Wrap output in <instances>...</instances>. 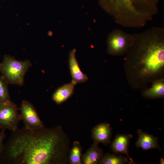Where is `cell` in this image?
Segmentation results:
<instances>
[{"instance_id":"6da1fadb","label":"cell","mask_w":164,"mask_h":164,"mask_svg":"<svg viewBox=\"0 0 164 164\" xmlns=\"http://www.w3.org/2000/svg\"><path fill=\"white\" fill-rule=\"evenodd\" d=\"M70 142L60 126L36 130L18 128L4 144L0 164H67Z\"/></svg>"},{"instance_id":"7a4b0ae2","label":"cell","mask_w":164,"mask_h":164,"mask_svg":"<svg viewBox=\"0 0 164 164\" xmlns=\"http://www.w3.org/2000/svg\"><path fill=\"white\" fill-rule=\"evenodd\" d=\"M159 0H99L100 5L116 22L138 28L152 20L158 11Z\"/></svg>"},{"instance_id":"3957f363","label":"cell","mask_w":164,"mask_h":164,"mask_svg":"<svg viewBox=\"0 0 164 164\" xmlns=\"http://www.w3.org/2000/svg\"><path fill=\"white\" fill-rule=\"evenodd\" d=\"M133 44L143 65L142 72L150 74L157 72L164 64V29L154 27L134 34Z\"/></svg>"},{"instance_id":"277c9868","label":"cell","mask_w":164,"mask_h":164,"mask_svg":"<svg viewBox=\"0 0 164 164\" xmlns=\"http://www.w3.org/2000/svg\"><path fill=\"white\" fill-rule=\"evenodd\" d=\"M32 65L29 60L20 61L10 55H5L0 63L1 76L8 84L22 85L25 75Z\"/></svg>"},{"instance_id":"5b68a950","label":"cell","mask_w":164,"mask_h":164,"mask_svg":"<svg viewBox=\"0 0 164 164\" xmlns=\"http://www.w3.org/2000/svg\"><path fill=\"white\" fill-rule=\"evenodd\" d=\"M18 108L15 103L10 100L0 103V128L12 132L18 128V125L21 120Z\"/></svg>"},{"instance_id":"8992f818","label":"cell","mask_w":164,"mask_h":164,"mask_svg":"<svg viewBox=\"0 0 164 164\" xmlns=\"http://www.w3.org/2000/svg\"><path fill=\"white\" fill-rule=\"evenodd\" d=\"M134 34L127 33L120 29H115L108 34L107 39L108 51L111 54L120 53L132 44Z\"/></svg>"},{"instance_id":"52a82bcc","label":"cell","mask_w":164,"mask_h":164,"mask_svg":"<svg viewBox=\"0 0 164 164\" xmlns=\"http://www.w3.org/2000/svg\"><path fill=\"white\" fill-rule=\"evenodd\" d=\"M19 110L20 119L23 121L25 128L36 130L44 127L34 107L29 101L23 100Z\"/></svg>"},{"instance_id":"ba28073f","label":"cell","mask_w":164,"mask_h":164,"mask_svg":"<svg viewBox=\"0 0 164 164\" xmlns=\"http://www.w3.org/2000/svg\"><path fill=\"white\" fill-rule=\"evenodd\" d=\"M76 50L74 49L71 50L69 54V66L70 73L72 78V81L75 84L86 82L88 77L86 74L81 70L76 57Z\"/></svg>"},{"instance_id":"9c48e42d","label":"cell","mask_w":164,"mask_h":164,"mask_svg":"<svg viewBox=\"0 0 164 164\" xmlns=\"http://www.w3.org/2000/svg\"><path fill=\"white\" fill-rule=\"evenodd\" d=\"M111 129L106 123L99 124L94 127L92 130V137L94 143L107 145L110 142Z\"/></svg>"},{"instance_id":"30bf717a","label":"cell","mask_w":164,"mask_h":164,"mask_svg":"<svg viewBox=\"0 0 164 164\" xmlns=\"http://www.w3.org/2000/svg\"><path fill=\"white\" fill-rule=\"evenodd\" d=\"M132 137V135L130 134L118 135L112 142L111 148L113 152L116 154L121 153L126 154L131 163H133V161L129 157L128 153L129 141Z\"/></svg>"},{"instance_id":"8fae6325","label":"cell","mask_w":164,"mask_h":164,"mask_svg":"<svg viewBox=\"0 0 164 164\" xmlns=\"http://www.w3.org/2000/svg\"><path fill=\"white\" fill-rule=\"evenodd\" d=\"M138 138L136 142L137 147L141 148L144 150L154 148L161 150L157 137L145 132L140 129L138 130Z\"/></svg>"},{"instance_id":"7c38bea8","label":"cell","mask_w":164,"mask_h":164,"mask_svg":"<svg viewBox=\"0 0 164 164\" xmlns=\"http://www.w3.org/2000/svg\"><path fill=\"white\" fill-rule=\"evenodd\" d=\"M76 84L71 81L59 87L53 93L52 100L58 104L66 101L73 94Z\"/></svg>"},{"instance_id":"4fadbf2b","label":"cell","mask_w":164,"mask_h":164,"mask_svg":"<svg viewBox=\"0 0 164 164\" xmlns=\"http://www.w3.org/2000/svg\"><path fill=\"white\" fill-rule=\"evenodd\" d=\"M98 145L94 142L86 152L82 155L81 160L82 164H98L104 154L103 150L98 146Z\"/></svg>"},{"instance_id":"5bb4252c","label":"cell","mask_w":164,"mask_h":164,"mask_svg":"<svg viewBox=\"0 0 164 164\" xmlns=\"http://www.w3.org/2000/svg\"><path fill=\"white\" fill-rule=\"evenodd\" d=\"M83 148L80 143L77 141L73 142L70 149L68 156L69 163L70 164H82L81 157Z\"/></svg>"},{"instance_id":"9a60e30c","label":"cell","mask_w":164,"mask_h":164,"mask_svg":"<svg viewBox=\"0 0 164 164\" xmlns=\"http://www.w3.org/2000/svg\"><path fill=\"white\" fill-rule=\"evenodd\" d=\"M128 161V158L107 153L104 155L99 162L100 164H124Z\"/></svg>"},{"instance_id":"2e32d148","label":"cell","mask_w":164,"mask_h":164,"mask_svg":"<svg viewBox=\"0 0 164 164\" xmlns=\"http://www.w3.org/2000/svg\"><path fill=\"white\" fill-rule=\"evenodd\" d=\"M149 97H162L164 94V85L163 83L159 82L154 84L152 87L145 93Z\"/></svg>"},{"instance_id":"e0dca14e","label":"cell","mask_w":164,"mask_h":164,"mask_svg":"<svg viewBox=\"0 0 164 164\" xmlns=\"http://www.w3.org/2000/svg\"><path fill=\"white\" fill-rule=\"evenodd\" d=\"M8 84L1 76H0V103L10 100Z\"/></svg>"},{"instance_id":"ac0fdd59","label":"cell","mask_w":164,"mask_h":164,"mask_svg":"<svg viewBox=\"0 0 164 164\" xmlns=\"http://www.w3.org/2000/svg\"><path fill=\"white\" fill-rule=\"evenodd\" d=\"M4 131V130H0V155L2 153L3 148L4 141L6 137Z\"/></svg>"},{"instance_id":"d6986e66","label":"cell","mask_w":164,"mask_h":164,"mask_svg":"<svg viewBox=\"0 0 164 164\" xmlns=\"http://www.w3.org/2000/svg\"><path fill=\"white\" fill-rule=\"evenodd\" d=\"M164 160L162 158H161L160 159V163L161 164H163L164 163Z\"/></svg>"}]
</instances>
